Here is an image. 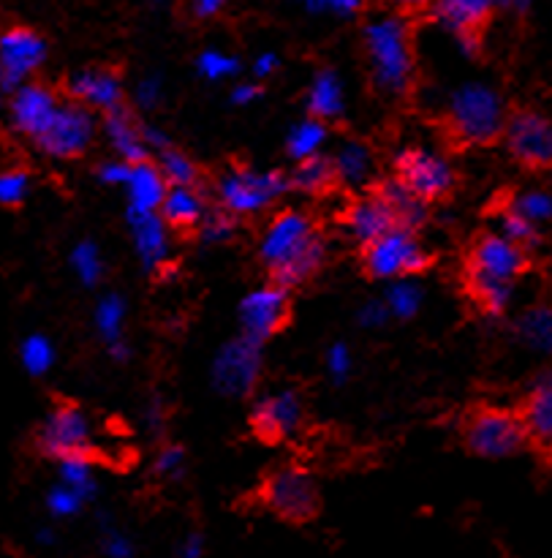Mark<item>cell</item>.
Listing matches in <instances>:
<instances>
[{
	"label": "cell",
	"mask_w": 552,
	"mask_h": 558,
	"mask_svg": "<svg viewBox=\"0 0 552 558\" xmlns=\"http://www.w3.org/2000/svg\"><path fill=\"white\" fill-rule=\"evenodd\" d=\"M259 262L270 283L283 289L314 281L327 265V240L319 221L303 210L275 213L261 234Z\"/></svg>",
	"instance_id": "1"
},
{
	"label": "cell",
	"mask_w": 552,
	"mask_h": 558,
	"mask_svg": "<svg viewBox=\"0 0 552 558\" xmlns=\"http://www.w3.org/2000/svg\"><path fill=\"white\" fill-rule=\"evenodd\" d=\"M533 254L499 232H479L463 259V292L479 314L499 319L506 314L515 283L531 270Z\"/></svg>",
	"instance_id": "2"
},
{
	"label": "cell",
	"mask_w": 552,
	"mask_h": 558,
	"mask_svg": "<svg viewBox=\"0 0 552 558\" xmlns=\"http://www.w3.org/2000/svg\"><path fill=\"white\" fill-rule=\"evenodd\" d=\"M365 58L376 90L392 101H406L417 85L412 31L401 16H381L365 27Z\"/></svg>",
	"instance_id": "3"
},
{
	"label": "cell",
	"mask_w": 552,
	"mask_h": 558,
	"mask_svg": "<svg viewBox=\"0 0 552 558\" xmlns=\"http://www.w3.org/2000/svg\"><path fill=\"white\" fill-rule=\"evenodd\" d=\"M504 96L490 85H466L452 96L444 114V131L457 147H493L506 129Z\"/></svg>",
	"instance_id": "4"
},
{
	"label": "cell",
	"mask_w": 552,
	"mask_h": 558,
	"mask_svg": "<svg viewBox=\"0 0 552 558\" xmlns=\"http://www.w3.org/2000/svg\"><path fill=\"white\" fill-rule=\"evenodd\" d=\"M461 441L471 456L501 461L528 447L526 428L517 409L495 407V403H474L461 420Z\"/></svg>",
	"instance_id": "5"
},
{
	"label": "cell",
	"mask_w": 552,
	"mask_h": 558,
	"mask_svg": "<svg viewBox=\"0 0 552 558\" xmlns=\"http://www.w3.org/2000/svg\"><path fill=\"white\" fill-rule=\"evenodd\" d=\"M259 501L265 505V510L294 526L316 521L321 512V494L314 474L303 466H292V463L265 474L259 485Z\"/></svg>",
	"instance_id": "6"
},
{
	"label": "cell",
	"mask_w": 552,
	"mask_h": 558,
	"mask_svg": "<svg viewBox=\"0 0 552 558\" xmlns=\"http://www.w3.org/2000/svg\"><path fill=\"white\" fill-rule=\"evenodd\" d=\"M359 262L368 278H412L430 270L436 256L425 248L417 229L392 227L359 248Z\"/></svg>",
	"instance_id": "7"
},
{
	"label": "cell",
	"mask_w": 552,
	"mask_h": 558,
	"mask_svg": "<svg viewBox=\"0 0 552 558\" xmlns=\"http://www.w3.org/2000/svg\"><path fill=\"white\" fill-rule=\"evenodd\" d=\"M286 189L289 178L283 172H256L237 163L218 178L216 199L232 218H250L265 213Z\"/></svg>",
	"instance_id": "8"
},
{
	"label": "cell",
	"mask_w": 552,
	"mask_h": 558,
	"mask_svg": "<svg viewBox=\"0 0 552 558\" xmlns=\"http://www.w3.org/2000/svg\"><path fill=\"white\" fill-rule=\"evenodd\" d=\"M36 450L52 461H65V458H93L96 461L98 452L93 447L90 423L74 401H58L49 409L36 430Z\"/></svg>",
	"instance_id": "9"
},
{
	"label": "cell",
	"mask_w": 552,
	"mask_h": 558,
	"mask_svg": "<svg viewBox=\"0 0 552 558\" xmlns=\"http://www.w3.org/2000/svg\"><path fill=\"white\" fill-rule=\"evenodd\" d=\"M504 145L512 161L528 172H552V114L537 107L512 109L506 118Z\"/></svg>",
	"instance_id": "10"
},
{
	"label": "cell",
	"mask_w": 552,
	"mask_h": 558,
	"mask_svg": "<svg viewBox=\"0 0 552 558\" xmlns=\"http://www.w3.org/2000/svg\"><path fill=\"white\" fill-rule=\"evenodd\" d=\"M395 180L406 185L425 205H439L455 196L457 172L452 163L439 153L422 150V147H406L395 158Z\"/></svg>",
	"instance_id": "11"
},
{
	"label": "cell",
	"mask_w": 552,
	"mask_h": 558,
	"mask_svg": "<svg viewBox=\"0 0 552 558\" xmlns=\"http://www.w3.org/2000/svg\"><path fill=\"white\" fill-rule=\"evenodd\" d=\"M96 140V114L85 104H76L71 98L60 101L58 112L52 114L41 134L33 140V145L52 158L74 161L90 150Z\"/></svg>",
	"instance_id": "12"
},
{
	"label": "cell",
	"mask_w": 552,
	"mask_h": 558,
	"mask_svg": "<svg viewBox=\"0 0 552 558\" xmlns=\"http://www.w3.org/2000/svg\"><path fill=\"white\" fill-rule=\"evenodd\" d=\"M240 322H243L245 338L254 343H265L267 338L283 332L292 322V289L270 283L250 292L240 305Z\"/></svg>",
	"instance_id": "13"
},
{
	"label": "cell",
	"mask_w": 552,
	"mask_h": 558,
	"mask_svg": "<svg viewBox=\"0 0 552 558\" xmlns=\"http://www.w3.org/2000/svg\"><path fill=\"white\" fill-rule=\"evenodd\" d=\"M250 430L265 445H281L289 436L297 434L305 420V407L299 392L283 390L265 396L250 409Z\"/></svg>",
	"instance_id": "14"
},
{
	"label": "cell",
	"mask_w": 552,
	"mask_h": 558,
	"mask_svg": "<svg viewBox=\"0 0 552 558\" xmlns=\"http://www.w3.org/2000/svg\"><path fill=\"white\" fill-rule=\"evenodd\" d=\"M47 58V44L30 27H9L0 33V85L14 90L30 80L33 71Z\"/></svg>",
	"instance_id": "15"
},
{
	"label": "cell",
	"mask_w": 552,
	"mask_h": 558,
	"mask_svg": "<svg viewBox=\"0 0 552 558\" xmlns=\"http://www.w3.org/2000/svg\"><path fill=\"white\" fill-rule=\"evenodd\" d=\"M60 93L52 90L41 82H22L20 87L11 90L9 98V123L25 140H36L44 131V125L52 120V114L60 107Z\"/></svg>",
	"instance_id": "16"
},
{
	"label": "cell",
	"mask_w": 552,
	"mask_h": 558,
	"mask_svg": "<svg viewBox=\"0 0 552 558\" xmlns=\"http://www.w3.org/2000/svg\"><path fill=\"white\" fill-rule=\"evenodd\" d=\"M338 221L354 238V243L363 248V245L373 243L376 238H381L384 232H390L392 227H403L397 223L392 207L381 199V194L376 189L365 191V194L352 196L346 202L341 213H338Z\"/></svg>",
	"instance_id": "17"
},
{
	"label": "cell",
	"mask_w": 552,
	"mask_h": 558,
	"mask_svg": "<svg viewBox=\"0 0 552 558\" xmlns=\"http://www.w3.org/2000/svg\"><path fill=\"white\" fill-rule=\"evenodd\" d=\"M63 96L90 109H101L103 114L125 107L123 76L112 65H93V69H82L71 74L63 82Z\"/></svg>",
	"instance_id": "18"
},
{
	"label": "cell",
	"mask_w": 552,
	"mask_h": 558,
	"mask_svg": "<svg viewBox=\"0 0 552 558\" xmlns=\"http://www.w3.org/2000/svg\"><path fill=\"white\" fill-rule=\"evenodd\" d=\"M495 0H436V16L444 27H450L463 44V49L479 54L484 38V27L495 14Z\"/></svg>",
	"instance_id": "19"
},
{
	"label": "cell",
	"mask_w": 552,
	"mask_h": 558,
	"mask_svg": "<svg viewBox=\"0 0 552 558\" xmlns=\"http://www.w3.org/2000/svg\"><path fill=\"white\" fill-rule=\"evenodd\" d=\"M517 414H520L523 428H526L528 447L542 461L552 463V368L528 387L520 407H517Z\"/></svg>",
	"instance_id": "20"
},
{
	"label": "cell",
	"mask_w": 552,
	"mask_h": 558,
	"mask_svg": "<svg viewBox=\"0 0 552 558\" xmlns=\"http://www.w3.org/2000/svg\"><path fill=\"white\" fill-rule=\"evenodd\" d=\"M158 213H161V221L177 234H191L196 227H201L207 216L205 199L196 185H169Z\"/></svg>",
	"instance_id": "21"
},
{
	"label": "cell",
	"mask_w": 552,
	"mask_h": 558,
	"mask_svg": "<svg viewBox=\"0 0 552 558\" xmlns=\"http://www.w3.org/2000/svg\"><path fill=\"white\" fill-rule=\"evenodd\" d=\"M343 185L341 172L332 156H308L299 158L297 167L289 174V189L303 191L308 196H330Z\"/></svg>",
	"instance_id": "22"
},
{
	"label": "cell",
	"mask_w": 552,
	"mask_h": 558,
	"mask_svg": "<svg viewBox=\"0 0 552 558\" xmlns=\"http://www.w3.org/2000/svg\"><path fill=\"white\" fill-rule=\"evenodd\" d=\"M125 185H128L131 196V218L152 216L161 207L163 194L169 189L158 163H152L150 158L139 163H131V174Z\"/></svg>",
	"instance_id": "23"
},
{
	"label": "cell",
	"mask_w": 552,
	"mask_h": 558,
	"mask_svg": "<svg viewBox=\"0 0 552 558\" xmlns=\"http://www.w3.org/2000/svg\"><path fill=\"white\" fill-rule=\"evenodd\" d=\"M103 123H107V134L112 140V145L118 147V153L123 156V161L139 163L147 161V142L142 136L139 123L134 120V114L128 112V107L112 109V112L103 114Z\"/></svg>",
	"instance_id": "24"
},
{
	"label": "cell",
	"mask_w": 552,
	"mask_h": 558,
	"mask_svg": "<svg viewBox=\"0 0 552 558\" xmlns=\"http://www.w3.org/2000/svg\"><path fill=\"white\" fill-rule=\"evenodd\" d=\"M490 213L495 216V221H499V234H504L510 243L520 245L523 251H528V254H533V251L542 245V227H537L533 221H528L526 216H520L517 210H512L510 205H504L501 199H495V205L490 207Z\"/></svg>",
	"instance_id": "25"
},
{
	"label": "cell",
	"mask_w": 552,
	"mask_h": 558,
	"mask_svg": "<svg viewBox=\"0 0 552 558\" xmlns=\"http://www.w3.org/2000/svg\"><path fill=\"white\" fill-rule=\"evenodd\" d=\"M373 189L379 191L381 199L392 207L397 223H403V227H412V229L422 227L425 218H428V205H425V202H419L417 196L406 189V185H401L395 178H392V180H381V183H376Z\"/></svg>",
	"instance_id": "26"
},
{
	"label": "cell",
	"mask_w": 552,
	"mask_h": 558,
	"mask_svg": "<svg viewBox=\"0 0 552 558\" xmlns=\"http://www.w3.org/2000/svg\"><path fill=\"white\" fill-rule=\"evenodd\" d=\"M515 332L533 352L552 354V305L537 303L528 311H523V316L515 325Z\"/></svg>",
	"instance_id": "27"
},
{
	"label": "cell",
	"mask_w": 552,
	"mask_h": 558,
	"mask_svg": "<svg viewBox=\"0 0 552 558\" xmlns=\"http://www.w3.org/2000/svg\"><path fill=\"white\" fill-rule=\"evenodd\" d=\"M504 205L526 216L537 227H548L552 223V189H523V191H504L499 194Z\"/></svg>",
	"instance_id": "28"
},
{
	"label": "cell",
	"mask_w": 552,
	"mask_h": 558,
	"mask_svg": "<svg viewBox=\"0 0 552 558\" xmlns=\"http://www.w3.org/2000/svg\"><path fill=\"white\" fill-rule=\"evenodd\" d=\"M308 109H310V118L316 120H335L343 109V93H341V82L332 71H321L316 76L314 87L308 93Z\"/></svg>",
	"instance_id": "29"
},
{
	"label": "cell",
	"mask_w": 552,
	"mask_h": 558,
	"mask_svg": "<svg viewBox=\"0 0 552 558\" xmlns=\"http://www.w3.org/2000/svg\"><path fill=\"white\" fill-rule=\"evenodd\" d=\"M158 169H161L167 185H199L201 180V169L196 167L185 153L172 150V147H167V150L161 153Z\"/></svg>",
	"instance_id": "30"
},
{
	"label": "cell",
	"mask_w": 552,
	"mask_h": 558,
	"mask_svg": "<svg viewBox=\"0 0 552 558\" xmlns=\"http://www.w3.org/2000/svg\"><path fill=\"white\" fill-rule=\"evenodd\" d=\"M327 140V123L324 120L308 118L305 123H299L297 129L289 136V156L292 158H308L316 156L321 147V142Z\"/></svg>",
	"instance_id": "31"
},
{
	"label": "cell",
	"mask_w": 552,
	"mask_h": 558,
	"mask_svg": "<svg viewBox=\"0 0 552 558\" xmlns=\"http://www.w3.org/2000/svg\"><path fill=\"white\" fill-rule=\"evenodd\" d=\"M30 191V172L25 167H9L0 172V207H20Z\"/></svg>",
	"instance_id": "32"
},
{
	"label": "cell",
	"mask_w": 552,
	"mask_h": 558,
	"mask_svg": "<svg viewBox=\"0 0 552 558\" xmlns=\"http://www.w3.org/2000/svg\"><path fill=\"white\" fill-rule=\"evenodd\" d=\"M20 357H22V365H25L27 374H33V376L47 374V371L52 368V360H54L52 343H49L44 336L25 338V343H22V349H20Z\"/></svg>",
	"instance_id": "33"
},
{
	"label": "cell",
	"mask_w": 552,
	"mask_h": 558,
	"mask_svg": "<svg viewBox=\"0 0 552 558\" xmlns=\"http://www.w3.org/2000/svg\"><path fill=\"white\" fill-rule=\"evenodd\" d=\"M332 158H335L343 183H359V180H365V174L370 169V153L363 145H346Z\"/></svg>",
	"instance_id": "34"
},
{
	"label": "cell",
	"mask_w": 552,
	"mask_h": 558,
	"mask_svg": "<svg viewBox=\"0 0 552 558\" xmlns=\"http://www.w3.org/2000/svg\"><path fill=\"white\" fill-rule=\"evenodd\" d=\"M82 505H85V496L65 483H60L58 488L49 490L47 496V510L52 512L54 518H74L76 512L82 510Z\"/></svg>",
	"instance_id": "35"
},
{
	"label": "cell",
	"mask_w": 552,
	"mask_h": 558,
	"mask_svg": "<svg viewBox=\"0 0 552 558\" xmlns=\"http://www.w3.org/2000/svg\"><path fill=\"white\" fill-rule=\"evenodd\" d=\"M199 71L207 80H221V76H229L232 71H237V60L223 52H205L199 58Z\"/></svg>",
	"instance_id": "36"
},
{
	"label": "cell",
	"mask_w": 552,
	"mask_h": 558,
	"mask_svg": "<svg viewBox=\"0 0 552 558\" xmlns=\"http://www.w3.org/2000/svg\"><path fill=\"white\" fill-rule=\"evenodd\" d=\"M74 265L79 267V276L85 281H96L98 278V254L93 245H79L74 254Z\"/></svg>",
	"instance_id": "37"
},
{
	"label": "cell",
	"mask_w": 552,
	"mask_h": 558,
	"mask_svg": "<svg viewBox=\"0 0 552 558\" xmlns=\"http://www.w3.org/2000/svg\"><path fill=\"white\" fill-rule=\"evenodd\" d=\"M303 3L314 11H327V14L348 16L359 9V3H363V0H303Z\"/></svg>",
	"instance_id": "38"
},
{
	"label": "cell",
	"mask_w": 552,
	"mask_h": 558,
	"mask_svg": "<svg viewBox=\"0 0 552 558\" xmlns=\"http://www.w3.org/2000/svg\"><path fill=\"white\" fill-rule=\"evenodd\" d=\"M103 556L107 558H131L134 556V545H131L125 537H120V534H109V537L103 539Z\"/></svg>",
	"instance_id": "39"
},
{
	"label": "cell",
	"mask_w": 552,
	"mask_h": 558,
	"mask_svg": "<svg viewBox=\"0 0 552 558\" xmlns=\"http://www.w3.org/2000/svg\"><path fill=\"white\" fill-rule=\"evenodd\" d=\"M98 174H101V178L107 180V183L125 185V183H128L131 163H128V161H120V163H103V167L98 169Z\"/></svg>",
	"instance_id": "40"
},
{
	"label": "cell",
	"mask_w": 552,
	"mask_h": 558,
	"mask_svg": "<svg viewBox=\"0 0 552 558\" xmlns=\"http://www.w3.org/2000/svg\"><path fill=\"white\" fill-rule=\"evenodd\" d=\"M120 316H123V305H120L118 300H109V303L101 308V316H98V319H101V327L109 332V336L118 332Z\"/></svg>",
	"instance_id": "41"
},
{
	"label": "cell",
	"mask_w": 552,
	"mask_h": 558,
	"mask_svg": "<svg viewBox=\"0 0 552 558\" xmlns=\"http://www.w3.org/2000/svg\"><path fill=\"white\" fill-rule=\"evenodd\" d=\"M180 463H183V450L180 447H169V450H163L161 456H158V474H174L180 469Z\"/></svg>",
	"instance_id": "42"
},
{
	"label": "cell",
	"mask_w": 552,
	"mask_h": 558,
	"mask_svg": "<svg viewBox=\"0 0 552 558\" xmlns=\"http://www.w3.org/2000/svg\"><path fill=\"white\" fill-rule=\"evenodd\" d=\"M201 554H205V539L199 534L185 537L183 545L177 548V558H201Z\"/></svg>",
	"instance_id": "43"
},
{
	"label": "cell",
	"mask_w": 552,
	"mask_h": 558,
	"mask_svg": "<svg viewBox=\"0 0 552 558\" xmlns=\"http://www.w3.org/2000/svg\"><path fill=\"white\" fill-rule=\"evenodd\" d=\"M226 5V0H191V9L199 20H207V16H216L218 11Z\"/></svg>",
	"instance_id": "44"
},
{
	"label": "cell",
	"mask_w": 552,
	"mask_h": 558,
	"mask_svg": "<svg viewBox=\"0 0 552 558\" xmlns=\"http://www.w3.org/2000/svg\"><path fill=\"white\" fill-rule=\"evenodd\" d=\"M501 11H510V14H526L531 9V0H495Z\"/></svg>",
	"instance_id": "45"
},
{
	"label": "cell",
	"mask_w": 552,
	"mask_h": 558,
	"mask_svg": "<svg viewBox=\"0 0 552 558\" xmlns=\"http://www.w3.org/2000/svg\"><path fill=\"white\" fill-rule=\"evenodd\" d=\"M261 93V87L259 85H245V87H237V90H234V101H240V104H248L250 98H256Z\"/></svg>",
	"instance_id": "46"
},
{
	"label": "cell",
	"mask_w": 552,
	"mask_h": 558,
	"mask_svg": "<svg viewBox=\"0 0 552 558\" xmlns=\"http://www.w3.org/2000/svg\"><path fill=\"white\" fill-rule=\"evenodd\" d=\"M390 5H395L397 11H419L428 5V0H387Z\"/></svg>",
	"instance_id": "47"
},
{
	"label": "cell",
	"mask_w": 552,
	"mask_h": 558,
	"mask_svg": "<svg viewBox=\"0 0 552 558\" xmlns=\"http://www.w3.org/2000/svg\"><path fill=\"white\" fill-rule=\"evenodd\" d=\"M272 69H275V58H272V54H265V58L259 60V65H256V74L265 76V74H270Z\"/></svg>",
	"instance_id": "48"
},
{
	"label": "cell",
	"mask_w": 552,
	"mask_h": 558,
	"mask_svg": "<svg viewBox=\"0 0 552 558\" xmlns=\"http://www.w3.org/2000/svg\"><path fill=\"white\" fill-rule=\"evenodd\" d=\"M3 90H5V87L0 85V107H3Z\"/></svg>",
	"instance_id": "49"
}]
</instances>
